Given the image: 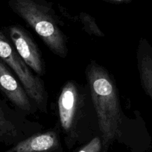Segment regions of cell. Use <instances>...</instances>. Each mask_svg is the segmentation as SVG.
Listing matches in <instances>:
<instances>
[{
    "mask_svg": "<svg viewBox=\"0 0 152 152\" xmlns=\"http://www.w3.org/2000/svg\"><path fill=\"white\" fill-rule=\"evenodd\" d=\"M85 76L102 137V152H107L115 142H125L138 133L141 124L123 111L116 81L107 68L92 59L86 65Z\"/></svg>",
    "mask_w": 152,
    "mask_h": 152,
    "instance_id": "cell-1",
    "label": "cell"
},
{
    "mask_svg": "<svg viewBox=\"0 0 152 152\" xmlns=\"http://www.w3.org/2000/svg\"><path fill=\"white\" fill-rule=\"evenodd\" d=\"M58 125L68 148L85 144L100 134L90 91L86 84L69 80L57 99Z\"/></svg>",
    "mask_w": 152,
    "mask_h": 152,
    "instance_id": "cell-2",
    "label": "cell"
},
{
    "mask_svg": "<svg viewBox=\"0 0 152 152\" xmlns=\"http://www.w3.org/2000/svg\"><path fill=\"white\" fill-rule=\"evenodd\" d=\"M9 5L35 31L51 52L62 59L66 58L67 37L50 6L40 0H10Z\"/></svg>",
    "mask_w": 152,
    "mask_h": 152,
    "instance_id": "cell-3",
    "label": "cell"
},
{
    "mask_svg": "<svg viewBox=\"0 0 152 152\" xmlns=\"http://www.w3.org/2000/svg\"><path fill=\"white\" fill-rule=\"evenodd\" d=\"M0 59L11 70L39 111L48 112L49 94L44 81L22 60L7 36L0 29Z\"/></svg>",
    "mask_w": 152,
    "mask_h": 152,
    "instance_id": "cell-4",
    "label": "cell"
},
{
    "mask_svg": "<svg viewBox=\"0 0 152 152\" xmlns=\"http://www.w3.org/2000/svg\"><path fill=\"white\" fill-rule=\"evenodd\" d=\"M0 99V144L13 145L43 131V126Z\"/></svg>",
    "mask_w": 152,
    "mask_h": 152,
    "instance_id": "cell-5",
    "label": "cell"
},
{
    "mask_svg": "<svg viewBox=\"0 0 152 152\" xmlns=\"http://www.w3.org/2000/svg\"><path fill=\"white\" fill-rule=\"evenodd\" d=\"M10 42L27 65L39 77L46 74V65L41 50L31 34L23 27L12 25L7 28Z\"/></svg>",
    "mask_w": 152,
    "mask_h": 152,
    "instance_id": "cell-6",
    "label": "cell"
},
{
    "mask_svg": "<svg viewBox=\"0 0 152 152\" xmlns=\"http://www.w3.org/2000/svg\"><path fill=\"white\" fill-rule=\"evenodd\" d=\"M0 91L14 108L28 116L35 115L38 108L28 96L16 76L0 59Z\"/></svg>",
    "mask_w": 152,
    "mask_h": 152,
    "instance_id": "cell-7",
    "label": "cell"
},
{
    "mask_svg": "<svg viewBox=\"0 0 152 152\" xmlns=\"http://www.w3.org/2000/svg\"><path fill=\"white\" fill-rule=\"evenodd\" d=\"M61 132L58 126L36 133L3 152H62Z\"/></svg>",
    "mask_w": 152,
    "mask_h": 152,
    "instance_id": "cell-8",
    "label": "cell"
},
{
    "mask_svg": "<svg viewBox=\"0 0 152 152\" xmlns=\"http://www.w3.org/2000/svg\"><path fill=\"white\" fill-rule=\"evenodd\" d=\"M137 63L141 86L152 102V46L144 37L139 42Z\"/></svg>",
    "mask_w": 152,
    "mask_h": 152,
    "instance_id": "cell-9",
    "label": "cell"
},
{
    "mask_svg": "<svg viewBox=\"0 0 152 152\" xmlns=\"http://www.w3.org/2000/svg\"><path fill=\"white\" fill-rule=\"evenodd\" d=\"M79 22L83 25V29L86 34L97 37H104V34L98 26L95 18L89 13L81 12L77 16Z\"/></svg>",
    "mask_w": 152,
    "mask_h": 152,
    "instance_id": "cell-10",
    "label": "cell"
},
{
    "mask_svg": "<svg viewBox=\"0 0 152 152\" xmlns=\"http://www.w3.org/2000/svg\"><path fill=\"white\" fill-rule=\"evenodd\" d=\"M103 140L100 134H97L87 142L83 144V146L77 152H102Z\"/></svg>",
    "mask_w": 152,
    "mask_h": 152,
    "instance_id": "cell-11",
    "label": "cell"
},
{
    "mask_svg": "<svg viewBox=\"0 0 152 152\" xmlns=\"http://www.w3.org/2000/svg\"><path fill=\"white\" fill-rule=\"evenodd\" d=\"M106 1L112 3H129L135 0H106Z\"/></svg>",
    "mask_w": 152,
    "mask_h": 152,
    "instance_id": "cell-12",
    "label": "cell"
}]
</instances>
